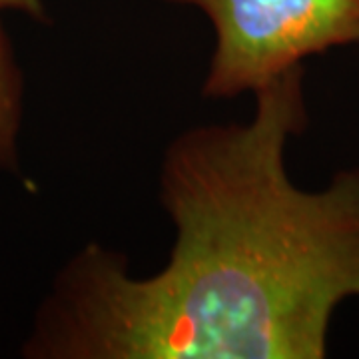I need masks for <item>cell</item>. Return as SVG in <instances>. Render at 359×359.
<instances>
[{"label":"cell","mask_w":359,"mask_h":359,"mask_svg":"<svg viewBox=\"0 0 359 359\" xmlns=\"http://www.w3.org/2000/svg\"><path fill=\"white\" fill-rule=\"evenodd\" d=\"M210 18L216 48L205 98L256 92L308 56L359 44V0H166Z\"/></svg>","instance_id":"obj_2"},{"label":"cell","mask_w":359,"mask_h":359,"mask_svg":"<svg viewBox=\"0 0 359 359\" xmlns=\"http://www.w3.org/2000/svg\"><path fill=\"white\" fill-rule=\"evenodd\" d=\"M2 11H18L30 18L46 20L42 0H0ZM22 118V74L14 60L13 46L0 25V168L16 170V140Z\"/></svg>","instance_id":"obj_3"},{"label":"cell","mask_w":359,"mask_h":359,"mask_svg":"<svg viewBox=\"0 0 359 359\" xmlns=\"http://www.w3.org/2000/svg\"><path fill=\"white\" fill-rule=\"evenodd\" d=\"M306 68L256 90L248 122L182 132L160 168L176 238L160 271L88 244L58 273L22 347L32 359H323L359 297V168L297 188Z\"/></svg>","instance_id":"obj_1"}]
</instances>
